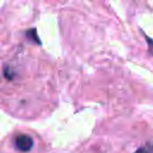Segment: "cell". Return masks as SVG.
<instances>
[{
    "label": "cell",
    "mask_w": 153,
    "mask_h": 153,
    "mask_svg": "<svg viewBox=\"0 0 153 153\" xmlns=\"http://www.w3.org/2000/svg\"><path fill=\"white\" fill-rule=\"evenodd\" d=\"M14 147L19 152H24V153L29 152L33 147V140L31 136H29L26 134H19L14 139Z\"/></svg>",
    "instance_id": "obj_1"
},
{
    "label": "cell",
    "mask_w": 153,
    "mask_h": 153,
    "mask_svg": "<svg viewBox=\"0 0 153 153\" xmlns=\"http://www.w3.org/2000/svg\"><path fill=\"white\" fill-rule=\"evenodd\" d=\"M25 36H26V38L30 39L31 42H33V43H36V44H41V39H39L38 35H37V30H36L35 27L29 29V30L25 32Z\"/></svg>",
    "instance_id": "obj_2"
},
{
    "label": "cell",
    "mask_w": 153,
    "mask_h": 153,
    "mask_svg": "<svg viewBox=\"0 0 153 153\" xmlns=\"http://www.w3.org/2000/svg\"><path fill=\"white\" fill-rule=\"evenodd\" d=\"M134 153H153V143L148 142V143L139 147Z\"/></svg>",
    "instance_id": "obj_3"
},
{
    "label": "cell",
    "mask_w": 153,
    "mask_h": 153,
    "mask_svg": "<svg viewBox=\"0 0 153 153\" xmlns=\"http://www.w3.org/2000/svg\"><path fill=\"white\" fill-rule=\"evenodd\" d=\"M4 75H5V78H6V79L12 80V79L14 78V75H16V74H14V72H13L10 67H7V66H6V67L4 68Z\"/></svg>",
    "instance_id": "obj_4"
},
{
    "label": "cell",
    "mask_w": 153,
    "mask_h": 153,
    "mask_svg": "<svg viewBox=\"0 0 153 153\" xmlns=\"http://www.w3.org/2000/svg\"><path fill=\"white\" fill-rule=\"evenodd\" d=\"M145 37H146V41H147V43H148V50H149V53L153 55V39H151L148 36H146L145 35Z\"/></svg>",
    "instance_id": "obj_5"
}]
</instances>
